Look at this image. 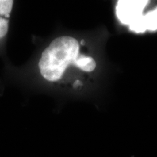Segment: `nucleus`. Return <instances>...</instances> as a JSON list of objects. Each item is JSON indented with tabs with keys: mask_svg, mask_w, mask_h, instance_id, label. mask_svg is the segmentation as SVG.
<instances>
[{
	"mask_svg": "<svg viewBox=\"0 0 157 157\" xmlns=\"http://www.w3.org/2000/svg\"><path fill=\"white\" fill-rule=\"evenodd\" d=\"M74 65H75L80 69L87 72L93 71L96 67L95 61L93 58L83 56H78Z\"/></svg>",
	"mask_w": 157,
	"mask_h": 157,
	"instance_id": "nucleus-4",
	"label": "nucleus"
},
{
	"mask_svg": "<svg viewBox=\"0 0 157 157\" xmlns=\"http://www.w3.org/2000/svg\"><path fill=\"white\" fill-rule=\"evenodd\" d=\"M131 31L136 33H143L147 30L155 31L157 29V7L149 11L142 16L136 23L129 25Z\"/></svg>",
	"mask_w": 157,
	"mask_h": 157,
	"instance_id": "nucleus-3",
	"label": "nucleus"
},
{
	"mask_svg": "<svg viewBox=\"0 0 157 157\" xmlns=\"http://www.w3.org/2000/svg\"><path fill=\"white\" fill-rule=\"evenodd\" d=\"M78 48L77 40L73 37L61 36L52 41L42 52L39 63L43 77L50 82L60 79L66 68L74 64L78 58Z\"/></svg>",
	"mask_w": 157,
	"mask_h": 157,
	"instance_id": "nucleus-1",
	"label": "nucleus"
},
{
	"mask_svg": "<svg viewBox=\"0 0 157 157\" xmlns=\"http://www.w3.org/2000/svg\"><path fill=\"white\" fill-rule=\"evenodd\" d=\"M13 5V1L11 0H0V15H8Z\"/></svg>",
	"mask_w": 157,
	"mask_h": 157,
	"instance_id": "nucleus-5",
	"label": "nucleus"
},
{
	"mask_svg": "<svg viewBox=\"0 0 157 157\" xmlns=\"http://www.w3.org/2000/svg\"><path fill=\"white\" fill-rule=\"evenodd\" d=\"M8 31V21L7 20L0 18V38L5 36Z\"/></svg>",
	"mask_w": 157,
	"mask_h": 157,
	"instance_id": "nucleus-6",
	"label": "nucleus"
},
{
	"mask_svg": "<svg viewBox=\"0 0 157 157\" xmlns=\"http://www.w3.org/2000/svg\"><path fill=\"white\" fill-rule=\"evenodd\" d=\"M82 84V83H81V82H80L79 81H76L75 82H74V87H76V86L78 85V84Z\"/></svg>",
	"mask_w": 157,
	"mask_h": 157,
	"instance_id": "nucleus-7",
	"label": "nucleus"
},
{
	"mask_svg": "<svg viewBox=\"0 0 157 157\" xmlns=\"http://www.w3.org/2000/svg\"><path fill=\"white\" fill-rule=\"evenodd\" d=\"M149 1L141 0H120L117 5L118 19L124 24L129 25L136 23L143 15L144 8Z\"/></svg>",
	"mask_w": 157,
	"mask_h": 157,
	"instance_id": "nucleus-2",
	"label": "nucleus"
}]
</instances>
